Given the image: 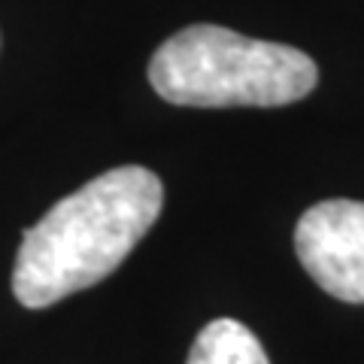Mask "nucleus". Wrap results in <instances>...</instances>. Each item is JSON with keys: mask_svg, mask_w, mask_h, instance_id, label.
I'll use <instances>...</instances> for the list:
<instances>
[{"mask_svg": "<svg viewBox=\"0 0 364 364\" xmlns=\"http://www.w3.org/2000/svg\"><path fill=\"white\" fill-rule=\"evenodd\" d=\"M164 207L152 170L124 164L85 182L21 237L13 291L21 306L43 310L107 279L149 234Z\"/></svg>", "mask_w": 364, "mask_h": 364, "instance_id": "nucleus-1", "label": "nucleus"}, {"mask_svg": "<svg viewBox=\"0 0 364 364\" xmlns=\"http://www.w3.org/2000/svg\"><path fill=\"white\" fill-rule=\"evenodd\" d=\"M149 82L176 107H286L310 95L318 70L294 46L191 25L158 46Z\"/></svg>", "mask_w": 364, "mask_h": 364, "instance_id": "nucleus-2", "label": "nucleus"}, {"mask_svg": "<svg viewBox=\"0 0 364 364\" xmlns=\"http://www.w3.org/2000/svg\"><path fill=\"white\" fill-rule=\"evenodd\" d=\"M294 252L322 291L364 304V200L334 198L310 207L294 228Z\"/></svg>", "mask_w": 364, "mask_h": 364, "instance_id": "nucleus-3", "label": "nucleus"}, {"mask_svg": "<svg viewBox=\"0 0 364 364\" xmlns=\"http://www.w3.org/2000/svg\"><path fill=\"white\" fill-rule=\"evenodd\" d=\"M186 364H270L261 340L237 318H215L198 334Z\"/></svg>", "mask_w": 364, "mask_h": 364, "instance_id": "nucleus-4", "label": "nucleus"}]
</instances>
